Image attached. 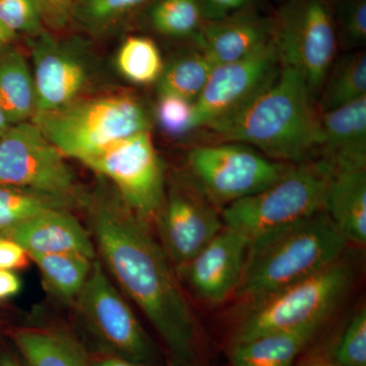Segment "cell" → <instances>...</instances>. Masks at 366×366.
<instances>
[{
    "label": "cell",
    "mask_w": 366,
    "mask_h": 366,
    "mask_svg": "<svg viewBox=\"0 0 366 366\" xmlns=\"http://www.w3.org/2000/svg\"><path fill=\"white\" fill-rule=\"evenodd\" d=\"M332 356L342 366H366V310L349 320Z\"/></svg>",
    "instance_id": "30"
},
{
    "label": "cell",
    "mask_w": 366,
    "mask_h": 366,
    "mask_svg": "<svg viewBox=\"0 0 366 366\" xmlns=\"http://www.w3.org/2000/svg\"><path fill=\"white\" fill-rule=\"evenodd\" d=\"M169 366H179L177 365V363L172 362V361H170Z\"/></svg>",
    "instance_id": "43"
},
{
    "label": "cell",
    "mask_w": 366,
    "mask_h": 366,
    "mask_svg": "<svg viewBox=\"0 0 366 366\" xmlns=\"http://www.w3.org/2000/svg\"><path fill=\"white\" fill-rule=\"evenodd\" d=\"M314 97L295 69L281 66L264 90L209 129L224 142L247 144L272 160L302 162L320 144Z\"/></svg>",
    "instance_id": "2"
},
{
    "label": "cell",
    "mask_w": 366,
    "mask_h": 366,
    "mask_svg": "<svg viewBox=\"0 0 366 366\" xmlns=\"http://www.w3.org/2000/svg\"><path fill=\"white\" fill-rule=\"evenodd\" d=\"M76 302L86 329L108 355L143 365L154 360L155 345L98 259Z\"/></svg>",
    "instance_id": "9"
},
{
    "label": "cell",
    "mask_w": 366,
    "mask_h": 366,
    "mask_svg": "<svg viewBox=\"0 0 366 366\" xmlns=\"http://www.w3.org/2000/svg\"><path fill=\"white\" fill-rule=\"evenodd\" d=\"M50 209H71L59 201L30 190L0 185V234Z\"/></svg>",
    "instance_id": "29"
},
{
    "label": "cell",
    "mask_w": 366,
    "mask_h": 366,
    "mask_svg": "<svg viewBox=\"0 0 366 366\" xmlns=\"http://www.w3.org/2000/svg\"><path fill=\"white\" fill-rule=\"evenodd\" d=\"M11 127V122L7 119L6 113H4L1 106H0V139L6 134V132L9 131Z\"/></svg>",
    "instance_id": "41"
},
{
    "label": "cell",
    "mask_w": 366,
    "mask_h": 366,
    "mask_svg": "<svg viewBox=\"0 0 366 366\" xmlns=\"http://www.w3.org/2000/svg\"><path fill=\"white\" fill-rule=\"evenodd\" d=\"M93 366H147L139 365V363L132 362L131 360H124V358L117 357V356L108 355L102 360H98Z\"/></svg>",
    "instance_id": "39"
},
{
    "label": "cell",
    "mask_w": 366,
    "mask_h": 366,
    "mask_svg": "<svg viewBox=\"0 0 366 366\" xmlns=\"http://www.w3.org/2000/svg\"><path fill=\"white\" fill-rule=\"evenodd\" d=\"M79 0H38L41 19L45 29L64 30L74 20Z\"/></svg>",
    "instance_id": "34"
},
{
    "label": "cell",
    "mask_w": 366,
    "mask_h": 366,
    "mask_svg": "<svg viewBox=\"0 0 366 366\" xmlns=\"http://www.w3.org/2000/svg\"><path fill=\"white\" fill-rule=\"evenodd\" d=\"M352 281V269L339 259L305 280L250 303L232 344L326 322Z\"/></svg>",
    "instance_id": "6"
},
{
    "label": "cell",
    "mask_w": 366,
    "mask_h": 366,
    "mask_svg": "<svg viewBox=\"0 0 366 366\" xmlns=\"http://www.w3.org/2000/svg\"><path fill=\"white\" fill-rule=\"evenodd\" d=\"M152 0H79L74 20L93 34L108 32Z\"/></svg>",
    "instance_id": "28"
},
{
    "label": "cell",
    "mask_w": 366,
    "mask_h": 366,
    "mask_svg": "<svg viewBox=\"0 0 366 366\" xmlns=\"http://www.w3.org/2000/svg\"><path fill=\"white\" fill-rule=\"evenodd\" d=\"M155 220L160 245L178 271L224 228L221 214L196 187H172Z\"/></svg>",
    "instance_id": "14"
},
{
    "label": "cell",
    "mask_w": 366,
    "mask_h": 366,
    "mask_svg": "<svg viewBox=\"0 0 366 366\" xmlns=\"http://www.w3.org/2000/svg\"><path fill=\"white\" fill-rule=\"evenodd\" d=\"M292 366H342L335 361L333 356L325 354H315L305 357Z\"/></svg>",
    "instance_id": "37"
},
{
    "label": "cell",
    "mask_w": 366,
    "mask_h": 366,
    "mask_svg": "<svg viewBox=\"0 0 366 366\" xmlns=\"http://www.w3.org/2000/svg\"><path fill=\"white\" fill-rule=\"evenodd\" d=\"M322 112L348 104L366 96V54L358 51L333 64L320 88Z\"/></svg>",
    "instance_id": "23"
},
{
    "label": "cell",
    "mask_w": 366,
    "mask_h": 366,
    "mask_svg": "<svg viewBox=\"0 0 366 366\" xmlns=\"http://www.w3.org/2000/svg\"><path fill=\"white\" fill-rule=\"evenodd\" d=\"M31 259L25 249L13 238L0 234V269L16 271L29 266Z\"/></svg>",
    "instance_id": "35"
},
{
    "label": "cell",
    "mask_w": 366,
    "mask_h": 366,
    "mask_svg": "<svg viewBox=\"0 0 366 366\" xmlns=\"http://www.w3.org/2000/svg\"><path fill=\"white\" fill-rule=\"evenodd\" d=\"M250 242L228 227L218 233L180 272L197 297L218 305L235 293Z\"/></svg>",
    "instance_id": "15"
},
{
    "label": "cell",
    "mask_w": 366,
    "mask_h": 366,
    "mask_svg": "<svg viewBox=\"0 0 366 366\" xmlns=\"http://www.w3.org/2000/svg\"><path fill=\"white\" fill-rule=\"evenodd\" d=\"M290 165L272 160L247 144L230 142L197 147L187 156L194 187L221 209L266 189Z\"/></svg>",
    "instance_id": "8"
},
{
    "label": "cell",
    "mask_w": 366,
    "mask_h": 366,
    "mask_svg": "<svg viewBox=\"0 0 366 366\" xmlns=\"http://www.w3.org/2000/svg\"><path fill=\"white\" fill-rule=\"evenodd\" d=\"M280 66L274 38L244 59L214 66L194 102L192 131L234 114L273 81Z\"/></svg>",
    "instance_id": "12"
},
{
    "label": "cell",
    "mask_w": 366,
    "mask_h": 366,
    "mask_svg": "<svg viewBox=\"0 0 366 366\" xmlns=\"http://www.w3.org/2000/svg\"><path fill=\"white\" fill-rule=\"evenodd\" d=\"M281 66L295 69L312 93H319L336 59L333 16L324 0H293L274 24Z\"/></svg>",
    "instance_id": "10"
},
{
    "label": "cell",
    "mask_w": 366,
    "mask_h": 366,
    "mask_svg": "<svg viewBox=\"0 0 366 366\" xmlns=\"http://www.w3.org/2000/svg\"><path fill=\"white\" fill-rule=\"evenodd\" d=\"M21 288V279L14 271L0 269V302L19 295Z\"/></svg>",
    "instance_id": "36"
},
{
    "label": "cell",
    "mask_w": 366,
    "mask_h": 366,
    "mask_svg": "<svg viewBox=\"0 0 366 366\" xmlns=\"http://www.w3.org/2000/svg\"><path fill=\"white\" fill-rule=\"evenodd\" d=\"M16 37H18L16 34L11 32V31L9 30L6 26H4L0 23V47H2V46L4 45L11 44Z\"/></svg>",
    "instance_id": "40"
},
{
    "label": "cell",
    "mask_w": 366,
    "mask_h": 366,
    "mask_svg": "<svg viewBox=\"0 0 366 366\" xmlns=\"http://www.w3.org/2000/svg\"><path fill=\"white\" fill-rule=\"evenodd\" d=\"M0 106L11 125L31 122L37 112L32 69L11 44L0 47Z\"/></svg>",
    "instance_id": "21"
},
{
    "label": "cell",
    "mask_w": 366,
    "mask_h": 366,
    "mask_svg": "<svg viewBox=\"0 0 366 366\" xmlns=\"http://www.w3.org/2000/svg\"><path fill=\"white\" fill-rule=\"evenodd\" d=\"M83 164L109 180L132 213L147 223L155 220L166 196L165 179L150 131L125 137Z\"/></svg>",
    "instance_id": "11"
},
{
    "label": "cell",
    "mask_w": 366,
    "mask_h": 366,
    "mask_svg": "<svg viewBox=\"0 0 366 366\" xmlns=\"http://www.w3.org/2000/svg\"><path fill=\"white\" fill-rule=\"evenodd\" d=\"M1 235L16 240L28 252L29 257L76 254L96 259V247L90 234L69 209H47Z\"/></svg>",
    "instance_id": "16"
},
{
    "label": "cell",
    "mask_w": 366,
    "mask_h": 366,
    "mask_svg": "<svg viewBox=\"0 0 366 366\" xmlns=\"http://www.w3.org/2000/svg\"><path fill=\"white\" fill-rule=\"evenodd\" d=\"M66 159L32 120L11 125L0 139V185L30 190L69 209L86 207L89 196Z\"/></svg>",
    "instance_id": "7"
},
{
    "label": "cell",
    "mask_w": 366,
    "mask_h": 366,
    "mask_svg": "<svg viewBox=\"0 0 366 366\" xmlns=\"http://www.w3.org/2000/svg\"><path fill=\"white\" fill-rule=\"evenodd\" d=\"M84 48L81 41L57 39L46 29L31 38L36 114L59 109L83 97L92 81Z\"/></svg>",
    "instance_id": "13"
},
{
    "label": "cell",
    "mask_w": 366,
    "mask_h": 366,
    "mask_svg": "<svg viewBox=\"0 0 366 366\" xmlns=\"http://www.w3.org/2000/svg\"><path fill=\"white\" fill-rule=\"evenodd\" d=\"M324 322L264 335L252 340L232 344V366H292Z\"/></svg>",
    "instance_id": "20"
},
{
    "label": "cell",
    "mask_w": 366,
    "mask_h": 366,
    "mask_svg": "<svg viewBox=\"0 0 366 366\" xmlns=\"http://www.w3.org/2000/svg\"><path fill=\"white\" fill-rule=\"evenodd\" d=\"M344 40L350 46H361L366 41V1L351 0L343 11Z\"/></svg>",
    "instance_id": "33"
},
{
    "label": "cell",
    "mask_w": 366,
    "mask_h": 366,
    "mask_svg": "<svg viewBox=\"0 0 366 366\" xmlns=\"http://www.w3.org/2000/svg\"><path fill=\"white\" fill-rule=\"evenodd\" d=\"M32 122L66 157L83 163L125 137L151 129L143 104L127 94L81 97Z\"/></svg>",
    "instance_id": "4"
},
{
    "label": "cell",
    "mask_w": 366,
    "mask_h": 366,
    "mask_svg": "<svg viewBox=\"0 0 366 366\" xmlns=\"http://www.w3.org/2000/svg\"><path fill=\"white\" fill-rule=\"evenodd\" d=\"M347 242H366V168L334 172L326 209Z\"/></svg>",
    "instance_id": "19"
},
{
    "label": "cell",
    "mask_w": 366,
    "mask_h": 366,
    "mask_svg": "<svg viewBox=\"0 0 366 366\" xmlns=\"http://www.w3.org/2000/svg\"><path fill=\"white\" fill-rule=\"evenodd\" d=\"M156 117L161 129L171 137H179L192 132L194 103L187 99L161 94L158 95Z\"/></svg>",
    "instance_id": "32"
},
{
    "label": "cell",
    "mask_w": 366,
    "mask_h": 366,
    "mask_svg": "<svg viewBox=\"0 0 366 366\" xmlns=\"http://www.w3.org/2000/svg\"><path fill=\"white\" fill-rule=\"evenodd\" d=\"M96 249L103 266L146 315L179 366L196 362L197 324L173 264L148 223L125 206L117 192L99 185L89 197Z\"/></svg>",
    "instance_id": "1"
},
{
    "label": "cell",
    "mask_w": 366,
    "mask_h": 366,
    "mask_svg": "<svg viewBox=\"0 0 366 366\" xmlns=\"http://www.w3.org/2000/svg\"><path fill=\"white\" fill-rule=\"evenodd\" d=\"M13 339L28 366H92L84 347L66 331L21 329Z\"/></svg>",
    "instance_id": "22"
},
{
    "label": "cell",
    "mask_w": 366,
    "mask_h": 366,
    "mask_svg": "<svg viewBox=\"0 0 366 366\" xmlns=\"http://www.w3.org/2000/svg\"><path fill=\"white\" fill-rule=\"evenodd\" d=\"M0 23L16 35L30 38L45 30L38 0H0Z\"/></svg>",
    "instance_id": "31"
},
{
    "label": "cell",
    "mask_w": 366,
    "mask_h": 366,
    "mask_svg": "<svg viewBox=\"0 0 366 366\" xmlns=\"http://www.w3.org/2000/svg\"><path fill=\"white\" fill-rule=\"evenodd\" d=\"M346 238L326 211L250 242L235 291L249 303L305 280L340 259Z\"/></svg>",
    "instance_id": "3"
},
{
    "label": "cell",
    "mask_w": 366,
    "mask_h": 366,
    "mask_svg": "<svg viewBox=\"0 0 366 366\" xmlns=\"http://www.w3.org/2000/svg\"><path fill=\"white\" fill-rule=\"evenodd\" d=\"M319 150L334 172L366 168V96L320 115Z\"/></svg>",
    "instance_id": "17"
},
{
    "label": "cell",
    "mask_w": 366,
    "mask_h": 366,
    "mask_svg": "<svg viewBox=\"0 0 366 366\" xmlns=\"http://www.w3.org/2000/svg\"><path fill=\"white\" fill-rule=\"evenodd\" d=\"M53 295L64 300H76L93 266L90 257L76 254L31 255Z\"/></svg>",
    "instance_id": "24"
},
{
    "label": "cell",
    "mask_w": 366,
    "mask_h": 366,
    "mask_svg": "<svg viewBox=\"0 0 366 366\" xmlns=\"http://www.w3.org/2000/svg\"><path fill=\"white\" fill-rule=\"evenodd\" d=\"M334 170L324 160L291 164L278 180L266 189L224 207V226L250 242L326 209Z\"/></svg>",
    "instance_id": "5"
},
{
    "label": "cell",
    "mask_w": 366,
    "mask_h": 366,
    "mask_svg": "<svg viewBox=\"0 0 366 366\" xmlns=\"http://www.w3.org/2000/svg\"><path fill=\"white\" fill-rule=\"evenodd\" d=\"M274 24L250 14L216 21L202 26L194 36L197 49L214 64L249 56L271 42Z\"/></svg>",
    "instance_id": "18"
},
{
    "label": "cell",
    "mask_w": 366,
    "mask_h": 366,
    "mask_svg": "<svg viewBox=\"0 0 366 366\" xmlns=\"http://www.w3.org/2000/svg\"><path fill=\"white\" fill-rule=\"evenodd\" d=\"M203 16L199 0H157L150 11L153 28L173 38L194 37L201 30Z\"/></svg>",
    "instance_id": "27"
},
{
    "label": "cell",
    "mask_w": 366,
    "mask_h": 366,
    "mask_svg": "<svg viewBox=\"0 0 366 366\" xmlns=\"http://www.w3.org/2000/svg\"><path fill=\"white\" fill-rule=\"evenodd\" d=\"M0 366H21L18 361L14 360L13 356L9 353H4L0 355Z\"/></svg>",
    "instance_id": "42"
},
{
    "label": "cell",
    "mask_w": 366,
    "mask_h": 366,
    "mask_svg": "<svg viewBox=\"0 0 366 366\" xmlns=\"http://www.w3.org/2000/svg\"><path fill=\"white\" fill-rule=\"evenodd\" d=\"M214 66L199 49L182 53L164 64L158 95L170 94L194 103L202 93Z\"/></svg>",
    "instance_id": "25"
},
{
    "label": "cell",
    "mask_w": 366,
    "mask_h": 366,
    "mask_svg": "<svg viewBox=\"0 0 366 366\" xmlns=\"http://www.w3.org/2000/svg\"><path fill=\"white\" fill-rule=\"evenodd\" d=\"M117 67L127 81L151 85L160 78L164 62L158 45L151 38L131 36L118 48Z\"/></svg>",
    "instance_id": "26"
},
{
    "label": "cell",
    "mask_w": 366,
    "mask_h": 366,
    "mask_svg": "<svg viewBox=\"0 0 366 366\" xmlns=\"http://www.w3.org/2000/svg\"><path fill=\"white\" fill-rule=\"evenodd\" d=\"M194 366H203V365H194Z\"/></svg>",
    "instance_id": "44"
},
{
    "label": "cell",
    "mask_w": 366,
    "mask_h": 366,
    "mask_svg": "<svg viewBox=\"0 0 366 366\" xmlns=\"http://www.w3.org/2000/svg\"><path fill=\"white\" fill-rule=\"evenodd\" d=\"M207 1L209 6L218 13H228V11L242 9L247 0H207Z\"/></svg>",
    "instance_id": "38"
}]
</instances>
